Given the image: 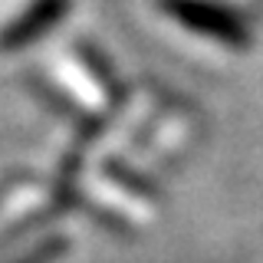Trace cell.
I'll list each match as a JSON object with an SVG mask.
<instances>
[{
	"label": "cell",
	"instance_id": "cell-1",
	"mask_svg": "<svg viewBox=\"0 0 263 263\" xmlns=\"http://www.w3.org/2000/svg\"><path fill=\"white\" fill-rule=\"evenodd\" d=\"M161 7L184 23L187 30L201 33V36L220 40L227 46H247L250 43V30L230 7L214 4V0H161Z\"/></svg>",
	"mask_w": 263,
	"mask_h": 263
},
{
	"label": "cell",
	"instance_id": "cell-2",
	"mask_svg": "<svg viewBox=\"0 0 263 263\" xmlns=\"http://www.w3.org/2000/svg\"><path fill=\"white\" fill-rule=\"evenodd\" d=\"M69 13V0H33L16 20H10L0 33V49H20L36 43L49 30L60 27V20Z\"/></svg>",
	"mask_w": 263,
	"mask_h": 263
},
{
	"label": "cell",
	"instance_id": "cell-3",
	"mask_svg": "<svg viewBox=\"0 0 263 263\" xmlns=\"http://www.w3.org/2000/svg\"><path fill=\"white\" fill-rule=\"evenodd\" d=\"M63 250H66V240H60V237H56V240H46V243H40V247H36V253H33L30 260L23 257L20 263H49V260H56V257H60Z\"/></svg>",
	"mask_w": 263,
	"mask_h": 263
}]
</instances>
